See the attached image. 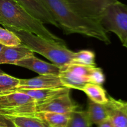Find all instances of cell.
Listing matches in <instances>:
<instances>
[{
  "label": "cell",
  "mask_w": 127,
  "mask_h": 127,
  "mask_svg": "<svg viewBox=\"0 0 127 127\" xmlns=\"http://www.w3.org/2000/svg\"><path fill=\"white\" fill-rule=\"evenodd\" d=\"M56 22L66 34L79 33L110 44L107 32L100 23L77 13L67 0H42Z\"/></svg>",
  "instance_id": "cell-1"
},
{
  "label": "cell",
  "mask_w": 127,
  "mask_h": 127,
  "mask_svg": "<svg viewBox=\"0 0 127 127\" xmlns=\"http://www.w3.org/2000/svg\"><path fill=\"white\" fill-rule=\"evenodd\" d=\"M0 24L11 31H26L50 40L65 43L15 0H0Z\"/></svg>",
  "instance_id": "cell-2"
},
{
  "label": "cell",
  "mask_w": 127,
  "mask_h": 127,
  "mask_svg": "<svg viewBox=\"0 0 127 127\" xmlns=\"http://www.w3.org/2000/svg\"><path fill=\"white\" fill-rule=\"evenodd\" d=\"M12 32L18 36L22 44L34 53L45 57L60 68L71 62L74 52L68 49L65 43L50 40L26 31Z\"/></svg>",
  "instance_id": "cell-3"
},
{
  "label": "cell",
  "mask_w": 127,
  "mask_h": 127,
  "mask_svg": "<svg viewBox=\"0 0 127 127\" xmlns=\"http://www.w3.org/2000/svg\"><path fill=\"white\" fill-rule=\"evenodd\" d=\"M37 102L23 92L13 90L0 94V114L8 118L34 117Z\"/></svg>",
  "instance_id": "cell-4"
},
{
  "label": "cell",
  "mask_w": 127,
  "mask_h": 127,
  "mask_svg": "<svg viewBox=\"0 0 127 127\" xmlns=\"http://www.w3.org/2000/svg\"><path fill=\"white\" fill-rule=\"evenodd\" d=\"M99 23L107 32L115 33L127 48V5L119 1L109 5L104 11Z\"/></svg>",
  "instance_id": "cell-5"
},
{
  "label": "cell",
  "mask_w": 127,
  "mask_h": 127,
  "mask_svg": "<svg viewBox=\"0 0 127 127\" xmlns=\"http://www.w3.org/2000/svg\"><path fill=\"white\" fill-rule=\"evenodd\" d=\"M67 1L79 15L99 23L105 9L118 0H67Z\"/></svg>",
  "instance_id": "cell-6"
},
{
  "label": "cell",
  "mask_w": 127,
  "mask_h": 127,
  "mask_svg": "<svg viewBox=\"0 0 127 127\" xmlns=\"http://www.w3.org/2000/svg\"><path fill=\"white\" fill-rule=\"evenodd\" d=\"M70 91L58 95L56 97L37 104V112H56L62 114L72 113L78 110V105L70 97Z\"/></svg>",
  "instance_id": "cell-7"
},
{
  "label": "cell",
  "mask_w": 127,
  "mask_h": 127,
  "mask_svg": "<svg viewBox=\"0 0 127 127\" xmlns=\"http://www.w3.org/2000/svg\"><path fill=\"white\" fill-rule=\"evenodd\" d=\"M108 97L109 100L105 105L109 119L114 127H127V101Z\"/></svg>",
  "instance_id": "cell-8"
},
{
  "label": "cell",
  "mask_w": 127,
  "mask_h": 127,
  "mask_svg": "<svg viewBox=\"0 0 127 127\" xmlns=\"http://www.w3.org/2000/svg\"><path fill=\"white\" fill-rule=\"evenodd\" d=\"M63 86L58 75H40L31 79H19V83L15 90L40 89Z\"/></svg>",
  "instance_id": "cell-9"
},
{
  "label": "cell",
  "mask_w": 127,
  "mask_h": 127,
  "mask_svg": "<svg viewBox=\"0 0 127 127\" xmlns=\"http://www.w3.org/2000/svg\"><path fill=\"white\" fill-rule=\"evenodd\" d=\"M31 14L34 16L43 24H49L60 28L50 11L43 3L42 0H15Z\"/></svg>",
  "instance_id": "cell-10"
},
{
  "label": "cell",
  "mask_w": 127,
  "mask_h": 127,
  "mask_svg": "<svg viewBox=\"0 0 127 127\" xmlns=\"http://www.w3.org/2000/svg\"><path fill=\"white\" fill-rule=\"evenodd\" d=\"M14 65L23 67L32 70L40 75L53 74L58 75L60 68L53 63H48L36 58L33 55L26 57L21 60L17 61Z\"/></svg>",
  "instance_id": "cell-11"
},
{
  "label": "cell",
  "mask_w": 127,
  "mask_h": 127,
  "mask_svg": "<svg viewBox=\"0 0 127 127\" xmlns=\"http://www.w3.org/2000/svg\"><path fill=\"white\" fill-rule=\"evenodd\" d=\"M33 55L34 52L22 43L15 47L4 46L0 53V64H14L17 61Z\"/></svg>",
  "instance_id": "cell-12"
},
{
  "label": "cell",
  "mask_w": 127,
  "mask_h": 127,
  "mask_svg": "<svg viewBox=\"0 0 127 127\" xmlns=\"http://www.w3.org/2000/svg\"><path fill=\"white\" fill-rule=\"evenodd\" d=\"M17 91L23 92L29 95L35 100L37 104L48 101L58 95L70 91V89L66 87L62 86L40 89H20Z\"/></svg>",
  "instance_id": "cell-13"
},
{
  "label": "cell",
  "mask_w": 127,
  "mask_h": 127,
  "mask_svg": "<svg viewBox=\"0 0 127 127\" xmlns=\"http://www.w3.org/2000/svg\"><path fill=\"white\" fill-rule=\"evenodd\" d=\"M71 113L62 114L56 112H37L35 117L43 120L49 127H67Z\"/></svg>",
  "instance_id": "cell-14"
},
{
  "label": "cell",
  "mask_w": 127,
  "mask_h": 127,
  "mask_svg": "<svg viewBox=\"0 0 127 127\" xmlns=\"http://www.w3.org/2000/svg\"><path fill=\"white\" fill-rule=\"evenodd\" d=\"M86 114L88 120L91 125L95 124L98 125L109 119L107 110L105 104H98L91 100L88 101Z\"/></svg>",
  "instance_id": "cell-15"
},
{
  "label": "cell",
  "mask_w": 127,
  "mask_h": 127,
  "mask_svg": "<svg viewBox=\"0 0 127 127\" xmlns=\"http://www.w3.org/2000/svg\"><path fill=\"white\" fill-rule=\"evenodd\" d=\"M82 91L84 92L89 100L94 102L100 104H105L109 100V97L107 95L106 91L102 85L87 83L82 88Z\"/></svg>",
  "instance_id": "cell-16"
},
{
  "label": "cell",
  "mask_w": 127,
  "mask_h": 127,
  "mask_svg": "<svg viewBox=\"0 0 127 127\" xmlns=\"http://www.w3.org/2000/svg\"><path fill=\"white\" fill-rule=\"evenodd\" d=\"M58 76L63 86L69 89L81 90L82 88L86 84L89 83L88 81L85 78L78 76L74 73L62 68H60Z\"/></svg>",
  "instance_id": "cell-17"
},
{
  "label": "cell",
  "mask_w": 127,
  "mask_h": 127,
  "mask_svg": "<svg viewBox=\"0 0 127 127\" xmlns=\"http://www.w3.org/2000/svg\"><path fill=\"white\" fill-rule=\"evenodd\" d=\"M70 63L85 66H95V53L93 51L88 50L74 52Z\"/></svg>",
  "instance_id": "cell-18"
},
{
  "label": "cell",
  "mask_w": 127,
  "mask_h": 127,
  "mask_svg": "<svg viewBox=\"0 0 127 127\" xmlns=\"http://www.w3.org/2000/svg\"><path fill=\"white\" fill-rule=\"evenodd\" d=\"M16 127H49L43 120L34 117L10 118Z\"/></svg>",
  "instance_id": "cell-19"
},
{
  "label": "cell",
  "mask_w": 127,
  "mask_h": 127,
  "mask_svg": "<svg viewBox=\"0 0 127 127\" xmlns=\"http://www.w3.org/2000/svg\"><path fill=\"white\" fill-rule=\"evenodd\" d=\"M0 43L6 47H15L21 45L22 42L14 32L0 27Z\"/></svg>",
  "instance_id": "cell-20"
},
{
  "label": "cell",
  "mask_w": 127,
  "mask_h": 127,
  "mask_svg": "<svg viewBox=\"0 0 127 127\" xmlns=\"http://www.w3.org/2000/svg\"><path fill=\"white\" fill-rule=\"evenodd\" d=\"M91 125L88 120L86 111L76 110L71 113L67 127H91Z\"/></svg>",
  "instance_id": "cell-21"
},
{
  "label": "cell",
  "mask_w": 127,
  "mask_h": 127,
  "mask_svg": "<svg viewBox=\"0 0 127 127\" xmlns=\"http://www.w3.org/2000/svg\"><path fill=\"white\" fill-rule=\"evenodd\" d=\"M19 83V79L6 73L0 74V94L15 90Z\"/></svg>",
  "instance_id": "cell-22"
},
{
  "label": "cell",
  "mask_w": 127,
  "mask_h": 127,
  "mask_svg": "<svg viewBox=\"0 0 127 127\" xmlns=\"http://www.w3.org/2000/svg\"><path fill=\"white\" fill-rule=\"evenodd\" d=\"M105 81V76L101 68H97L94 71L91 77V83L102 85Z\"/></svg>",
  "instance_id": "cell-23"
},
{
  "label": "cell",
  "mask_w": 127,
  "mask_h": 127,
  "mask_svg": "<svg viewBox=\"0 0 127 127\" xmlns=\"http://www.w3.org/2000/svg\"><path fill=\"white\" fill-rule=\"evenodd\" d=\"M0 127H16L11 119L0 114Z\"/></svg>",
  "instance_id": "cell-24"
},
{
  "label": "cell",
  "mask_w": 127,
  "mask_h": 127,
  "mask_svg": "<svg viewBox=\"0 0 127 127\" xmlns=\"http://www.w3.org/2000/svg\"><path fill=\"white\" fill-rule=\"evenodd\" d=\"M98 126H99V127H114V125H113L112 123L111 122L109 119L105 120L103 122L100 123L99 125H98Z\"/></svg>",
  "instance_id": "cell-25"
},
{
  "label": "cell",
  "mask_w": 127,
  "mask_h": 127,
  "mask_svg": "<svg viewBox=\"0 0 127 127\" xmlns=\"http://www.w3.org/2000/svg\"><path fill=\"white\" fill-rule=\"evenodd\" d=\"M4 47V46L2 45V44H1V43H0V53H1V50H2V48H3Z\"/></svg>",
  "instance_id": "cell-26"
},
{
  "label": "cell",
  "mask_w": 127,
  "mask_h": 127,
  "mask_svg": "<svg viewBox=\"0 0 127 127\" xmlns=\"http://www.w3.org/2000/svg\"><path fill=\"white\" fill-rule=\"evenodd\" d=\"M2 73H4V72L2 71L1 70V69H0V74H2Z\"/></svg>",
  "instance_id": "cell-27"
}]
</instances>
